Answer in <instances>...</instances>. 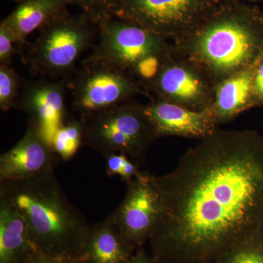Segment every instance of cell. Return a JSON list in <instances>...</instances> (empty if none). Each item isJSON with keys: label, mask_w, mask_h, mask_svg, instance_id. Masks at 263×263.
Here are the masks:
<instances>
[{"label": "cell", "mask_w": 263, "mask_h": 263, "mask_svg": "<svg viewBox=\"0 0 263 263\" xmlns=\"http://www.w3.org/2000/svg\"><path fill=\"white\" fill-rule=\"evenodd\" d=\"M145 113L156 138L180 136L203 139L216 130L217 124L212 107L195 110L158 100L145 105Z\"/></svg>", "instance_id": "cell-12"}, {"label": "cell", "mask_w": 263, "mask_h": 263, "mask_svg": "<svg viewBox=\"0 0 263 263\" xmlns=\"http://www.w3.org/2000/svg\"><path fill=\"white\" fill-rule=\"evenodd\" d=\"M203 3L204 0H124L115 16L164 37L190 23Z\"/></svg>", "instance_id": "cell-10"}, {"label": "cell", "mask_w": 263, "mask_h": 263, "mask_svg": "<svg viewBox=\"0 0 263 263\" xmlns=\"http://www.w3.org/2000/svg\"><path fill=\"white\" fill-rule=\"evenodd\" d=\"M98 26V41L86 60L105 62L134 76L146 59L165 57L164 37L139 24L114 16Z\"/></svg>", "instance_id": "cell-7"}, {"label": "cell", "mask_w": 263, "mask_h": 263, "mask_svg": "<svg viewBox=\"0 0 263 263\" xmlns=\"http://www.w3.org/2000/svg\"><path fill=\"white\" fill-rule=\"evenodd\" d=\"M125 263H158L152 254L147 253L143 247L137 249Z\"/></svg>", "instance_id": "cell-25"}, {"label": "cell", "mask_w": 263, "mask_h": 263, "mask_svg": "<svg viewBox=\"0 0 263 263\" xmlns=\"http://www.w3.org/2000/svg\"><path fill=\"white\" fill-rule=\"evenodd\" d=\"M254 105L263 104V59L256 66L253 79Z\"/></svg>", "instance_id": "cell-24"}, {"label": "cell", "mask_w": 263, "mask_h": 263, "mask_svg": "<svg viewBox=\"0 0 263 263\" xmlns=\"http://www.w3.org/2000/svg\"><path fill=\"white\" fill-rule=\"evenodd\" d=\"M0 196L24 218L38 252L55 258L79 259L89 226L65 196L54 172L0 182Z\"/></svg>", "instance_id": "cell-2"}, {"label": "cell", "mask_w": 263, "mask_h": 263, "mask_svg": "<svg viewBox=\"0 0 263 263\" xmlns=\"http://www.w3.org/2000/svg\"><path fill=\"white\" fill-rule=\"evenodd\" d=\"M22 78L10 66L0 65V109L7 112L14 109L22 88Z\"/></svg>", "instance_id": "cell-20"}, {"label": "cell", "mask_w": 263, "mask_h": 263, "mask_svg": "<svg viewBox=\"0 0 263 263\" xmlns=\"http://www.w3.org/2000/svg\"><path fill=\"white\" fill-rule=\"evenodd\" d=\"M256 67L227 78L216 89L212 107L216 123L230 120L240 112L254 105L253 79Z\"/></svg>", "instance_id": "cell-17"}, {"label": "cell", "mask_w": 263, "mask_h": 263, "mask_svg": "<svg viewBox=\"0 0 263 263\" xmlns=\"http://www.w3.org/2000/svg\"><path fill=\"white\" fill-rule=\"evenodd\" d=\"M83 146L105 155L122 153L137 164L144 163L156 136L145 105L126 101L80 119Z\"/></svg>", "instance_id": "cell-5"}, {"label": "cell", "mask_w": 263, "mask_h": 263, "mask_svg": "<svg viewBox=\"0 0 263 263\" xmlns=\"http://www.w3.org/2000/svg\"><path fill=\"white\" fill-rule=\"evenodd\" d=\"M16 51L18 53L14 36L5 24H0V65L10 66Z\"/></svg>", "instance_id": "cell-23"}, {"label": "cell", "mask_w": 263, "mask_h": 263, "mask_svg": "<svg viewBox=\"0 0 263 263\" xmlns=\"http://www.w3.org/2000/svg\"><path fill=\"white\" fill-rule=\"evenodd\" d=\"M84 126L81 119L70 117L51 137L52 148L64 161H69L83 146Z\"/></svg>", "instance_id": "cell-18"}, {"label": "cell", "mask_w": 263, "mask_h": 263, "mask_svg": "<svg viewBox=\"0 0 263 263\" xmlns=\"http://www.w3.org/2000/svg\"><path fill=\"white\" fill-rule=\"evenodd\" d=\"M59 159L46 135L27 122V130L20 141L0 157V182L53 172Z\"/></svg>", "instance_id": "cell-11"}, {"label": "cell", "mask_w": 263, "mask_h": 263, "mask_svg": "<svg viewBox=\"0 0 263 263\" xmlns=\"http://www.w3.org/2000/svg\"><path fill=\"white\" fill-rule=\"evenodd\" d=\"M39 32L22 58L34 73L57 80L69 79L75 72L81 57L94 46L99 29L82 12L73 15L67 10L43 26Z\"/></svg>", "instance_id": "cell-4"}, {"label": "cell", "mask_w": 263, "mask_h": 263, "mask_svg": "<svg viewBox=\"0 0 263 263\" xmlns=\"http://www.w3.org/2000/svg\"><path fill=\"white\" fill-rule=\"evenodd\" d=\"M67 0H18L14 10L2 21L13 35L23 56L27 37L50 20L67 10Z\"/></svg>", "instance_id": "cell-14"}, {"label": "cell", "mask_w": 263, "mask_h": 263, "mask_svg": "<svg viewBox=\"0 0 263 263\" xmlns=\"http://www.w3.org/2000/svg\"><path fill=\"white\" fill-rule=\"evenodd\" d=\"M160 100L201 110L205 106L206 86L200 76L191 69L164 61L158 75L150 83Z\"/></svg>", "instance_id": "cell-13"}, {"label": "cell", "mask_w": 263, "mask_h": 263, "mask_svg": "<svg viewBox=\"0 0 263 263\" xmlns=\"http://www.w3.org/2000/svg\"><path fill=\"white\" fill-rule=\"evenodd\" d=\"M37 252L24 218L0 196V263H29Z\"/></svg>", "instance_id": "cell-16"}, {"label": "cell", "mask_w": 263, "mask_h": 263, "mask_svg": "<svg viewBox=\"0 0 263 263\" xmlns=\"http://www.w3.org/2000/svg\"><path fill=\"white\" fill-rule=\"evenodd\" d=\"M70 5L79 7L88 18L98 25L115 16L124 0H67Z\"/></svg>", "instance_id": "cell-21"}, {"label": "cell", "mask_w": 263, "mask_h": 263, "mask_svg": "<svg viewBox=\"0 0 263 263\" xmlns=\"http://www.w3.org/2000/svg\"><path fill=\"white\" fill-rule=\"evenodd\" d=\"M29 263H79L76 260L71 259H59L50 257L46 254L37 252L34 254Z\"/></svg>", "instance_id": "cell-26"}, {"label": "cell", "mask_w": 263, "mask_h": 263, "mask_svg": "<svg viewBox=\"0 0 263 263\" xmlns=\"http://www.w3.org/2000/svg\"><path fill=\"white\" fill-rule=\"evenodd\" d=\"M187 51L213 75L228 78L262 60L263 27L245 19H220L195 33L189 40Z\"/></svg>", "instance_id": "cell-3"}, {"label": "cell", "mask_w": 263, "mask_h": 263, "mask_svg": "<svg viewBox=\"0 0 263 263\" xmlns=\"http://www.w3.org/2000/svg\"><path fill=\"white\" fill-rule=\"evenodd\" d=\"M125 183L124 200L108 217L137 249L149 241L160 214V199L149 173L142 171Z\"/></svg>", "instance_id": "cell-8"}, {"label": "cell", "mask_w": 263, "mask_h": 263, "mask_svg": "<svg viewBox=\"0 0 263 263\" xmlns=\"http://www.w3.org/2000/svg\"><path fill=\"white\" fill-rule=\"evenodd\" d=\"M160 214L149 239L158 263H216L263 230V136L216 129L174 171L151 174Z\"/></svg>", "instance_id": "cell-1"}, {"label": "cell", "mask_w": 263, "mask_h": 263, "mask_svg": "<svg viewBox=\"0 0 263 263\" xmlns=\"http://www.w3.org/2000/svg\"><path fill=\"white\" fill-rule=\"evenodd\" d=\"M117 227L107 217L89 226L79 263H125L136 252Z\"/></svg>", "instance_id": "cell-15"}, {"label": "cell", "mask_w": 263, "mask_h": 263, "mask_svg": "<svg viewBox=\"0 0 263 263\" xmlns=\"http://www.w3.org/2000/svg\"><path fill=\"white\" fill-rule=\"evenodd\" d=\"M67 90L71 106L80 119L143 92L129 72L105 62L86 59L69 78Z\"/></svg>", "instance_id": "cell-6"}, {"label": "cell", "mask_w": 263, "mask_h": 263, "mask_svg": "<svg viewBox=\"0 0 263 263\" xmlns=\"http://www.w3.org/2000/svg\"><path fill=\"white\" fill-rule=\"evenodd\" d=\"M216 263H263V230L232 249Z\"/></svg>", "instance_id": "cell-19"}, {"label": "cell", "mask_w": 263, "mask_h": 263, "mask_svg": "<svg viewBox=\"0 0 263 263\" xmlns=\"http://www.w3.org/2000/svg\"><path fill=\"white\" fill-rule=\"evenodd\" d=\"M68 79L23 81L15 103L14 109L24 112L27 122L39 128L50 142L54 132L71 117L65 105Z\"/></svg>", "instance_id": "cell-9"}, {"label": "cell", "mask_w": 263, "mask_h": 263, "mask_svg": "<svg viewBox=\"0 0 263 263\" xmlns=\"http://www.w3.org/2000/svg\"><path fill=\"white\" fill-rule=\"evenodd\" d=\"M106 160V174L109 177L119 176L124 182L141 174L140 166L127 155L122 153H110L104 155Z\"/></svg>", "instance_id": "cell-22"}]
</instances>
